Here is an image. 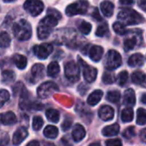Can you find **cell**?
I'll list each match as a JSON object with an SVG mask.
<instances>
[{
  "label": "cell",
  "mask_w": 146,
  "mask_h": 146,
  "mask_svg": "<svg viewBox=\"0 0 146 146\" xmlns=\"http://www.w3.org/2000/svg\"><path fill=\"white\" fill-rule=\"evenodd\" d=\"M58 20V19L57 17L51 16V15H47L45 18H43L40 21L37 29L38 38L40 40L46 39L52 33V29L57 26Z\"/></svg>",
  "instance_id": "obj_1"
},
{
  "label": "cell",
  "mask_w": 146,
  "mask_h": 146,
  "mask_svg": "<svg viewBox=\"0 0 146 146\" xmlns=\"http://www.w3.org/2000/svg\"><path fill=\"white\" fill-rule=\"evenodd\" d=\"M118 18L125 25H136L144 21V18L139 13L128 8L121 10L118 15Z\"/></svg>",
  "instance_id": "obj_2"
},
{
  "label": "cell",
  "mask_w": 146,
  "mask_h": 146,
  "mask_svg": "<svg viewBox=\"0 0 146 146\" xmlns=\"http://www.w3.org/2000/svg\"><path fill=\"white\" fill-rule=\"evenodd\" d=\"M15 37L19 40H27L32 35L31 25L26 20H21L13 27Z\"/></svg>",
  "instance_id": "obj_3"
},
{
  "label": "cell",
  "mask_w": 146,
  "mask_h": 146,
  "mask_svg": "<svg viewBox=\"0 0 146 146\" xmlns=\"http://www.w3.org/2000/svg\"><path fill=\"white\" fill-rule=\"evenodd\" d=\"M89 8V3L86 0H79L77 3H73L67 6L65 13L69 17H73L78 14H85Z\"/></svg>",
  "instance_id": "obj_4"
},
{
  "label": "cell",
  "mask_w": 146,
  "mask_h": 146,
  "mask_svg": "<svg viewBox=\"0 0 146 146\" xmlns=\"http://www.w3.org/2000/svg\"><path fill=\"white\" fill-rule=\"evenodd\" d=\"M121 63H122V58L118 52L114 50H111L107 53L104 65L108 70H112L119 67L121 65Z\"/></svg>",
  "instance_id": "obj_5"
},
{
  "label": "cell",
  "mask_w": 146,
  "mask_h": 146,
  "mask_svg": "<svg viewBox=\"0 0 146 146\" xmlns=\"http://www.w3.org/2000/svg\"><path fill=\"white\" fill-rule=\"evenodd\" d=\"M58 90V87L53 82H46L40 84L37 89V95L41 99L50 97L54 92Z\"/></svg>",
  "instance_id": "obj_6"
},
{
  "label": "cell",
  "mask_w": 146,
  "mask_h": 146,
  "mask_svg": "<svg viewBox=\"0 0 146 146\" xmlns=\"http://www.w3.org/2000/svg\"><path fill=\"white\" fill-rule=\"evenodd\" d=\"M79 67L74 62H67L64 65V75L71 82H77L79 79Z\"/></svg>",
  "instance_id": "obj_7"
},
{
  "label": "cell",
  "mask_w": 146,
  "mask_h": 146,
  "mask_svg": "<svg viewBox=\"0 0 146 146\" xmlns=\"http://www.w3.org/2000/svg\"><path fill=\"white\" fill-rule=\"evenodd\" d=\"M23 7L25 11L33 17L40 15L44 10V5L40 0H27Z\"/></svg>",
  "instance_id": "obj_8"
},
{
  "label": "cell",
  "mask_w": 146,
  "mask_h": 146,
  "mask_svg": "<svg viewBox=\"0 0 146 146\" xmlns=\"http://www.w3.org/2000/svg\"><path fill=\"white\" fill-rule=\"evenodd\" d=\"M79 62H80L81 66L83 67V74H84V79L88 83L94 82L97 76V70L95 67L86 64V62L83 61L81 58H79Z\"/></svg>",
  "instance_id": "obj_9"
},
{
  "label": "cell",
  "mask_w": 146,
  "mask_h": 146,
  "mask_svg": "<svg viewBox=\"0 0 146 146\" xmlns=\"http://www.w3.org/2000/svg\"><path fill=\"white\" fill-rule=\"evenodd\" d=\"M52 45L49 43H43L34 47V52L40 59H46L52 52Z\"/></svg>",
  "instance_id": "obj_10"
},
{
  "label": "cell",
  "mask_w": 146,
  "mask_h": 146,
  "mask_svg": "<svg viewBox=\"0 0 146 146\" xmlns=\"http://www.w3.org/2000/svg\"><path fill=\"white\" fill-rule=\"evenodd\" d=\"M44 65L41 64H35L31 69V82L36 83L44 76Z\"/></svg>",
  "instance_id": "obj_11"
},
{
  "label": "cell",
  "mask_w": 146,
  "mask_h": 146,
  "mask_svg": "<svg viewBox=\"0 0 146 146\" xmlns=\"http://www.w3.org/2000/svg\"><path fill=\"white\" fill-rule=\"evenodd\" d=\"M28 134H29L28 130L25 127H20V128H18L15 131V133L13 135V137H12V143H13V144L16 145V146L19 145L28 137Z\"/></svg>",
  "instance_id": "obj_12"
},
{
  "label": "cell",
  "mask_w": 146,
  "mask_h": 146,
  "mask_svg": "<svg viewBox=\"0 0 146 146\" xmlns=\"http://www.w3.org/2000/svg\"><path fill=\"white\" fill-rule=\"evenodd\" d=\"M114 115V111L113 108L110 106H102L99 109V117L104 120V121H108L113 119Z\"/></svg>",
  "instance_id": "obj_13"
},
{
  "label": "cell",
  "mask_w": 146,
  "mask_h": 146,
  "mask_svg": "<svg viewBox=\"0 0 146 146\" xmlns=\"http://www.w3.org/2000/svg\"><path fill=\"white\" fill-rule=\"evenodd\" d=\"M85 134H86L85 129L80 124H77L75 125V127L73 128V131H72V137H73V139H74L75 142H80V141H82L84 138Z\"/></svg>",
  "instance_id": "obj_14"
},
{
  "label": "cell",
  "mask_w": 146,
  "mask_h": 146,
  "mask_svg": "<svg viewBox=\"0 0 146 146\" xmlns=\"http://www.w3.org/2000/svg\"><path fill=\"white\" fill-rule=\"evenodd\" d=\"M131 81L135 84H138L146 88V75L141 71H135L131 75Z\"/></svg>",
  "instance_id": "obj_15"
},
{
  "label": "cell",
  "mask_w": 146,
  "mask_h": 146,
  "mask_svg": "<svg viewBox=\"0 0 146 146\" xmlns=\"http://www.w3.org/2000/svg\"><path fill=\"white\" fill-rule=\"evenodd\" d=\"M103 55V48L100 46H93L90 50V57L93 61L98 62Z\"/></svg>",
  "instance_id": "obj_16"
},
{
  "label": "cell",
  "mask_w": 146,
  "mask_h": 146,
  "mask_svg": "<svg viewBox=\"0 0 146 146\" xmlns=\"http://www.w3.org/2000/svg\"><path fill=\"white\" fill-rule=\"evenodd\" d=\"M144 63V58L140 53H135L131 55L128 59V64L131 67L142 66Z\"/></svg>",
  "instance_id": "obj_17"
},
{
  "label": "cell",
  "mask_w": 146,
  "mask_h": 146,
  "mask_svg": "<svg viewBox=\"0 0 146 146\" xmlns=\"http://www.w3.org/2000/svg\"><path fill=\"white\" fill-rule=\"evenodd\" d=\"M102 96H103V92L102 90H95L88 97L87 102L90 106H96L101 101V99L102 98Z\"/></svg>",
  "instance_id": "obj_18"
},
{
  "label": "cell",
  "mask_w": 146,
  "mask_h": 146,
  "mask_svg": "<svg viewBox=\"0 0 146 146\" xmlns=\"http://www.w3.org/2000/svg\"><path fill=\"white\" fill-rule=\"evenodd\" d=\"M124 103L127 106H134L136 103V96L132 89H128L124 94Z\"/></svg>",
  "instance_id": "obj_19"
},
{
  "label": "cell",
  "mask_w": 146,
  "mask_h": 146,
  "mask_svg": "<svg viewBox=\"0 0 146 146\" xmlns=\"http://www.w3.org/2000/svg\"><path fill=\"white\" fill-rule=\"evenodd\" d=\"M17 122V117L13 112H6L1 115V123L5 125H13Z\"/></svg>",
  "instance_id": "obj_20"
},
{
  "label": "cell",
  "mask_w": 146,
  "mask_h": 146,
  "mask_svg": "<svg viewBox=\"0 0 146 146\" xmlns=\"http://www.w3.org/2000/svg\"><path fill=\"white\" fill-rule=\"evenodd\" d=\"M101 9H102V11L104 14V16H106L107 17H110L113 14L114 6H113V3L106 0V1H103L101 4Z\"/></svg>",
  "instance_id": "obj_21"
},
{
  "label": "cell",
  "mask_w": 146,
  "mask_h": 146,
  "mask_svg": "<svg viewBox=\"0 0 146 146\" xmlns=\"http://www.w3.org/2000/svg\"><path fill=\"white\" fill-rule=\"evenodd\" d=\"M119 131V125L115 123L111 125H108L106 127H104V129L102 130V134L106 137H113V136H116Z\"/></svg>",
  "instance_id": "obj_22"
},
{
  "label": "cell",
  "mask_w": 146,
  "mask_h": 146,
  "mask_svg": "<svg viewBox=\"0 0 146 146\" xmlns=\"http://www.w3.org/2000/svg\"><path fill=\"white\" fill-rule=\"evenodd\" d=\"M13 62L15 63L17 67L20 70L25 69L28 64L27 58L22 54H15L13 56Z\"/></svg>",
  "instance_id": "obj_23"
},
{
  "label": "cell",
  "mask_w": 146,
  "mask_h": 146,
  "mask_svg": "<svg viewBox=\"0 0 146 146\" xmlns=\"http://www.w3.org/2000/svg\"><path fill=\"white\" fill-rule=\"evenodd\" d=\"M59 71H60V67L57 62L53 61V62L49 64V65L47 67V75L49 77L56 78L59 73Z\"/></svg>",
  "instance_id": "obj_24"
},
{
  "label": "cell",
  "mask_w": 146,
  "mask_h": 146,
  "mask_svg": "<svg viewBox=\"0 0 146 146\" xmlns=\"http://www.w3.org/2000/svg\"><path fill=\"white\" fill-rule=\"evenodd\" d=\"M44 136L47 138H55L57 137L58 134V130L56 126L54 125H47L45 129H44Z\"/></svg>",
  "instance_id": "obj_25"
},
{
  "label": "cell",
  "mask_w": 146,
  "mask_h": 146,
  "mask_svg": "<svg viewBox=\"0 0 146 146\" xmlns=\"http://www.w3.org/2000/svg\"><path fill=\"white\" fill-rule=\"evenodd\" d=\"M46 116L47 118V119L51 122H53V123H57L58 122L59 120V113L58 110L56 109H53V108H50V109H47L46 112Z\"/></svg>",
  "instance_id": "obj_26"
},
{
  "label": "cell",
  "mask_w": 146,
  "mask_h": 146,
  "mask_svg": "<svg viewBox=\"0 0 146 146\" xmlns=\"http://www.w3.org/2000/svg\"><path fill=\"white\" fill-rule=\"evenodd\" d=\"M133 110L131 108H126L121 113V119L123 122H131L133 119Z\"/></svg>",
  "instance_id": "obj_27"
},
{
  "label": "cell",
  "mask_w": 146,
  "mask_h": 146,
  "mask_svg": "<svg viewBox=\"0 0 146 146\" xmlns=\"http://www.w3.org/2000/svg\"><path fill=\"white\" fill-rule=\"evenodd\" d=\"M11 37L6 32L0 33V47L6 48L11 45Z\"/></svg>",
  "instance_id": "obj_28"
},
{
  "label": "cell",
  "mask_w": 146,
  "mask_h": 146,
  "mask_svg": "<svg viewBox=\"0 0 146 146\" xmlns=\"http://www.w3.org/2000/svg\"><path fill=\"white\" fill-rule=\"evenodd\" d=\"M137 123L139 125L146 124V109L139 108L137 112Z\"/></svg>",
  "instance_id": "obj_29"
},
{
  "label": "cell",
  "mask_w": 146,
  "mask_h": 146,
  "mask_svg": "<svg viewBox=\"0 0 146 146\" xmlns=\"http://www.w3.org/2000/svg\"><path fill=\"white\" fill-rule=\"evenodd\" d=\"M15 72L11 70H6L2 72V81L5 83H11L15 79Z\"/></svg>",
  "instance_id": "obj_30"
},
{
  "label": "cell",
  "mask_w": 146,
  "mask_h": 146,
  "mask_svg": "<svg viewBox=\"0 0 146 146\" xmlns=\"http://www.w3.org/2000/svg\"><path fill=\"white\" fill-rule=\"evenodd\" d=\"M137 38L135 36H132V37H129L127 39L125 40L124 41V46H125V49L126 51H130V50H132L135 46L137 45Z\"/></svg>",
  "instance_id": "obj_31"
},
{
  "label": "cell",
  "mask_w": 146,
  "mask_h": 146,
  "mask_svg": "<svg viewBox=\"0 0 146 146\" xmlns=\"http://www.w3.org/2000/svg\"><path fill=\"white\" fill-rule=\"evenodd\" d=\"M120 99V93L117 90L109 91L107 95V100L113 103H117Z\"/></svg>",
  "instance_id": "obj_32"
},
{
  "label": "cell",
  "mask_w": 146,
  "mask_h": 146,
  "mask_svg": "<svg viewBox=\"0 0 146 146\" xmlns=\"http://www.w3.org/2000/svg\"><path fill=\"white\" fill-rule=\"evenodd\" d=\"M113 29L114 32L116 34L119 35H125L127 33V30L125 28L124 24L122 23H119V22L114 23L113 25Z\"/></svg>",
  "instance_id": "obj_33"
},
{
  "label": "cell",
  "mask_w": 146,
  "mask_h": 146,
  "mask_svg": "<svg viewBox=\"0 0 146 146\" xmlns=\"http://www.w3.org/2000/svg\"><path fill=\"white\" fill-rule=\"evenodd\" d=\"M91 28H92L91 24L89 23L88 22H85V21L82 22L81 24L78 27L80 32L82 34H84V35H89L90 33V31H91Z\"/></svg>",
  "instance_id": "obj_34"
},
{
  "label": "cell",
  "mask_w": 146,
  "mask_h": 146,
  "mask_svg": "<svg viewBox=\"0 0 146 146\" xmlns=\"http://www.w3.org/2000/svg\"><path fill=\"white\" fill-rule=\"evenodd\" d=\"M10 99V93L5 90H0V108Z\"/></svg>",
  "instance_id": "obj_35"
},
{
  "label": "cell",
  "mask_w": 146,
  "mask_h": 146,
  "mask_svg": "<svg viewBox=\"0 0 146 146\" xmlns=\"http://www.w3.org/2000/svg\"><path fill=\"white\" fill-rule=\"evenodd\" d=\"M43 119L40 116H35L33 119V129L35 131H39L43 125Z\"/></svg>",
  "instance_id": "obj_36"
},
{
  "label": "cell",
  "mask_w": 146,
  "mask_h": 146,
  "mask_svg": "<svg viewBox=\"0 0 146 146\" xmlns=\"http://www.w3.org/2000/svg\"><path fill=\"white\" fill-rule=\"evenodd\" d=\"M128 79V73L127 71H121L119 74L118 75V83L120 86H124Z\"/></svg>",
  "instance_id": "obj_37"
},
{
  "label": "cell",
  "mask_w": 146,
  "mask_h": 146,
  "mask_svg": "<svg viewBox=\"0 0 146 146\" xmlns=\"http://www.w3.org/2000/svg\"><path fill=\"white\" fill-rule=\"evenodd\" d=\"M108 25L106 23H104V24L100 25L97 28V29L96 31V35L97 36H99V37H102L108 33Z\"/></svg>",
  "instance_id": "obj_38"
},
{
  "label": "cell",
  "mask_w": 146,
  "mask_h": 146,
  "mask_svg": "<svg viewBox=\"0 0 146 146\" xmlns=\"http://www.w3.org/2000/svg\"><path fill=\"white\" fill-rule=\"evenodd\" d=\"M102 81L106 84H111L114 82V77L113 74L109 72H106L103 74L102 77Z\"/></svg>",
  "instance_id": "obj_39"
},
{
  "label": "cell",
  "mask_w": 146,
  "mask_h": 146,
  "mask_svg": "<svg viewBox=\"0 0 146 146\" xmlns=\"http://www.w3.org/2000/svg\"><path fill=\"white\" fill-rule=\"evenodd\" d=\"M123 136L125 137V138H131L132 137L135 136V128L133 126H130L128 128H126L124 132H123Z\"/></svg>",
  "instance_id": "obj_40"
},
{
  "label": "cell",
  "mask_w": 146,
  "mask_h": 146,
  "mask_svg": "<svg viewBox=\"0 0 146 146\" xmlns=\"http://www.w3.org/2000/svg\"><path fill=\"white\" fill-rule=\"evenodd\" d=\"M106 146H122V142L120 139H109L106 141Z\"/></svg>",
  "instance_id": "obj_41"
},
{
  "label": "cell",
  "mask_w": 146,
  "mask_h": 146,
  "mask_svg": "<svg viewBox=\"0 0 146 146\" xmlns=\"http://www.w3.org/2000/svg\"><path fill=\"white\" fill-rule=\"evenodd\" d=\"M9 141H10V137L7 134L4 135L1 139H0V146H6L8 143H9Z\"/></svg>",
  "instance_id": "obj_42"
},
{
  "label": "cell",
  "mask_w": 146,
  "mask_h": 146,
  "mask_svg": "<svg viewBox=\"0 0 146 146\" xmlns=\"http://www.w3.org/2000/svg\"><path fill=\"white\" fill-rule=\"evenodd\" d=\"M47 15H51V16H53L55 17H57L58 19H60L61 18V15L58 11H57L56 10L54 9H49L47 11Z\"/></svg>",
  "instance_id": "obj_43"
},
{
  "label": "cell",
  "mask_w": 146,
  "mask_h": 146,
  "mask_svg": "<svg viewBox=\"0 0 146 146\" xmlns=\"http://www.w3.org/2000/svg\"><path fill=\"white\" fill-rule=\"evenodd\" d=\"M71 125V121L70 120H64V122L62 124V129L63 131H67Z\"/></svg>",
  "instance_id": "obj_44"
},
{
  "label": "cell",
  "mask_w": 146,
  "mask_h": 146,
  "mask_svg": "<svg viewBox=\"0 0 146 146\" xmlns=\"http://www.w3.org/2000/svg\"><path fill=\"white\" fill-rule=\"evenodd\" d=\"M138 6L143 11H146V0H137Z\"/></svg>",
  "instance_id": "obj_45"
},
{
  "label": "cell",
  "mask_w": 146,
  "mask_h": 146,
  "mask_svg": "<svg viewBox=\"0 0 146 146\" xmlns=\"http://www.w3.org/2000/svg\"><path fill=\"white\" fill-rule=\"evenodd\" d=\"M140 138H141V140L144 143H146V128L145 129H143L140 131Z\"/></svg>",
  "instance_id": "obj_46"
},
{
  "label": "cell",
  "mask_w": 146,
  "mask_h": 146,
  "mask_svg": "<svg viewBox=\"0 0 146 146\" xmlns=\"http://www.w3.org/2000/svg\"><path fill=\"white\" fill-rule=\"evenodd\" d=\"M119 2L123 5H131L134 3V0H119Z\"/></svg>",
  "instance_id": "obj_47"
},
{
  "label": "cell",
  "mask_w": 146,
  "mask_h": 146,
  "mask_svg": "<svg viewBox=\"0 0 146 146\" xmlns=\"http://www.w3.org/2000/svg\"><path fill=\"white\" fill-rule=\"evenodd\" d=\"M26 146H40V143L37 140H33V141H30Z\"/></svg>",
  "instance_id": "obj_48"
},
{
  "label": "cell",
  "mask_w": 146,
  "mask_h": 146,
  "mask_svg": "<svg viewBox=\"0 0 146 146\" xmlns=\"http://www.w3.org/2000/svg\"><path fill=\"white\" fill-rule=\"evenodd\" d=\"M93 17H94L96 20H97V19H98V20H101V19H102L101 17L99 16V12H98V11H97L96 9V10L94 11V12H93Z\"/></svg>",
  "instance_id": "obj_49"
},
{
  "label": "cell",
  "mask_w": 146,
  "mask_h": 146,
  "mask_svg": "<svg viewBox=\"0 0 146 146\" xmlns=\"http://www.w3.org/2000/svg\"><path fill=\"white\" fill-rule=\"evenodd\" d=\"M141 101H142V102H143V103L146 104V94H143V95Z\"/></svg>",
  "instance_id": "obj_50"
},
{
  "label": "cell",
  "mask_w": 146,
  "mask_h": 146,
  "mask_svg": "<svg viewBox=\"0 0 146 146\" xmlns=\"http://www.w3.org/2000/svg\"><path fill=\"white\" fill-rule=\"evenodd\" d=\"M90 146H101V144L98 143H91Z\"/></svg>",
  "instance_id": "obj_51"
},
{
  "label": "cell",
  "mask_w": 146,
  "mask_h": 146,
  "mask_svg": "<svg viewBox=\"0 0 146 146\" xmlns=\"http://www.w3.org/2000/svg\"><path fill=\"white\" fill-rule=\"evenodd\" d=\"M15 0H4L5 3H11V2H14Z\"/></svg>",
  "instance_id": "obj_52"
},
{
  "label": "cell",
  "mask_w": 146,
  "mask_h": 146,
  "mask_svg": "<svg viewBox=\"0 0 146 146\" xmlns=\"http://www.w3.org/2000/svg\"><path fill=\"white\" fill-rule=\"evenodd\" d=\"M0 122H1V115H0Z\"/></svg>",
  "instance_id": "obj_53"
}]
</instances>
